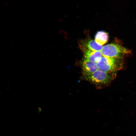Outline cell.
<instances>
[{
  "instance_id": "6da1fadb",
  "label": "cell",
  "mask_w": 136,
  "mask_h": 136,
  "mask_svg": "<svg viewBox=\"0 0 136 136\" xmlns=\"http://www.w3.org/2000/svg\"><path fill=\"white\" fill-rule=\"evenodd\" d=\"M116 73H108L98 70L92 74L84 77L86 80L98 88H101L111 82L116 77Z\"/></svg>"
},
{
  "instance_id": "7a4b0ae2",
  "label": "cell",
  "mask_w": 136,
  "mask_h": 136,
  "mask_svg": "<svg viewBox=\"0 0 136 136\" xmlns=\"http://www.w3.org/2000/svg\"><path fill=\"white\" fill-rule=\"evenodd\" d=\"M98 70L108 73H116L123 67V58L103 56L97 62Z\"/></svg>"
},
{
  "instance_id": "8992f818",
  "label": "cell",
  "mask_w": 136,
  "mask_h": 136,
  "mask_svg": "<svg viewBox=\"0 0 136 136\" xmlns=\"http://www.w3.org/2000/svg\"><path fill=\"white\" fill-rule=\"evenodd\" d=\"M82 46L87 49L93 51H101L103 47L95 41L92 40L85 42Z\"/></svg>"
},
{
  "instance_id": "5b68a950",
  "label": "cell",
  "mask_w": 136,
  "mask_h": 136,
  "mask_svg": "<svg viewBox=\"0 0 136 136\" xmlns=\"http://www.w3.org/2000/svg\"><path fill=\"white\" fill-rule=\"evenodd\" d=\"M82 69L84 77L91 75L98 70L97 63L84 59L82 63Z\"/></svg>"
},
{
  "instance_id": "52a82bcc",
  "label": "cell",
  "mask_w": 136,
  "mask_h": 136,
  "mask_svg": "<svg viewBox=\"0 0 136 136\" xmlns=\"http://www.w3.org/2000/svg\"><path fill=\"white\" fill-rule=\"evenodd\" d=\"M108 33L104 31H99L97 33L95 37V41L99 44L102 46L108 41Z\"/></svg>"
},
{
  "instance_id": "277c9868",
  "label": "cell",
  "mask_w": 136,
  "mask_h": 136,
  "mask_svg": "<svg viewBox=\"0 0 136 136\" xmlns=\"http://www.w3.org/2000/svg\"><path fill=\"white\" fill-rule=\"evenodd\" d=\"M81 48L84 53V60L97 63L103 56L101 51H93L89 50L82 46Z\"/></svg>"
},
{
  "instance_id": "3957f363",
  "label": "cell",
  "mask_w": 136,
  "mask_h": 136,
  "mask_svg": "<svg viewBox=\"0 0 136 136\" xmlns=\"http://www.w3.org/2000/svg\"><path fill=\"white\" fill-rule=\"evenodd\" d=\"M103 56L111 58H123L130 54L131 51L120 44L112 43L103 47L101 51Z\"/></svg>"
}]
</instances>
